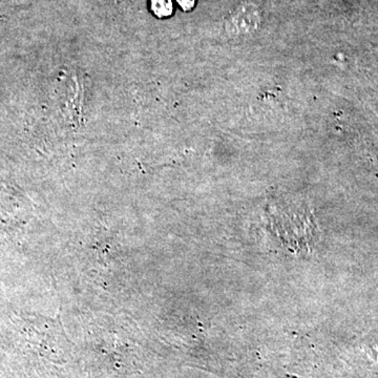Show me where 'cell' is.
<instances>
[{
    "label": "cell",
    "mask_w": 378,
    "mask_h": 378,
    "mask_svg": "<svg viewBox=\"0 0 378 378\" xmlns=\"http://www.w3.org/2000/svg\"><path fill=\"white\" fill-rule=\"evenodd\" d=\"M151 7L153 14L160 18L168 17L174 10L172 0H151Z\"/></svg>",
    "instance_id": "6da1fadb"
},
{
    "label": "cell",
    "mask_w": 378,
    "mask_h": 378,
    "mask_svg": "<svg viewBox=\"0 0 378 378\" xmlns=\"http://www.w3.org/2000/svg\"><path fill=\"white\" fill-rule=\"evenodd\" d=\"M196 1L197 0H176V3L184 11H190V10L194 9Z\"/></svg>",
    "instance_id": "7a4b0ae2"
}]
</instances>
